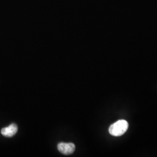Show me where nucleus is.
I'll use <instances>...</instances> for the list:
<instances>
[{
  "label": "nucleus",
  "mask_w": 157,
  "mask_h": 157,
  "mask_svg": "<svg viewBox=\"0 0 157 157\" xmlns=\"http://www.w3.org/2000/svg\"><path fill=\"white\" fill-rule=\"evenodd\" d=\"M129 127L128 122L125 120H119L110 126L109 133L113 136H121L124 135Z\"/></svg>",
  "instance_id": "1"
},
{
  "label": "nucleus",
  "mask_w": 157,
  "mask_h": 157,
  "mask_svg": "<svg viewBox=\"0 0 157 157\" xmlns=\"http://www.w3.org/2000/svg\"><path fill=\"white\" fill-rule=\"evenodd\" d=\"M58 149L63 154L70 155L75 151V146L72 143H60L58 144Z\"/></svg>",
  "instance_id": "2"
},
{
  "label": "nucleus",
  "mask_w": 157,
  "mask_h": 157,
  "mask_svg": "<svg viewBox=\"0 0 157 157\" xmlns=\"http://www.w3.org/2000/svg\"><path fill=\"white\" fill-rule=\"evenodd\" d=\"M17 132V124H12L8 127L1 129V134L5 137H11L15 135Z\"/></svg>",
  "instance_id": "3"
}]
</instances>
